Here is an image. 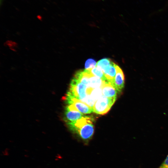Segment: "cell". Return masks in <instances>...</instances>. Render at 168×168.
<instances>
[{"instance_id":"cell-11","label":"cell","mask_w":168,"mask_h":168,"mask_svg":"<svg viewBox=\"0 0 168 168\" xmlns=\"http://www.w3.org/2000/svg\"><path fill=\"white\" fill-rule=\"evenodd\" d=\"M86 94L89 95L93 100L96 101L102 95V87L92 89L87 87Z\"/></svg>"},{"instance_id":"cell-16","label":"cell","mask_w":168,"mask_h":168,"mask_svg":"<svg viewBox=\"0 0 168 168\" xmlns=\"http://www.w3.org/2000/svg\"><path fill=\"white\" fill-rule=\"evenodd\" d=\"M158 168H168V155Z\"/></svg>"},{"instance_id":"cell-13","label":"cell","mask_w":168,"mask_h":168,"mask_svg":"<svg viewBox=\"0 0 168 168\" xmlns=\"http://www.w3.org/2000/svg\"><path fill=\"white\" fill-rule=\"evenodd\" d=\"M112 62L110 58H103L100 60L97 63L96 66L101 69L103 72Z\"/></svg>"},{"instance_id":"cell-17","label":"cell","mask_w":168,"mask_h":168,"mask_svg":"<svg viewBox=\"0 0 168 168\" xmlns=\"http://www.w3.org/2000/svg\"><path fill=\"white\" fill-rule=\"evenodd\" d=\"M3 1V0H0V4L1 5L2 3V2Z\"/></svg>"},{"instance_id":"cell-6","label":"cell","mask_w":168,"mask_h":168,"mask_svg":"<svg viewBox=\"0 0 168 168\" xmlns=\"http://www.w3.org/2000/svg\"><path fill=\"white\" fill-rule=\"evenodd\" d=\"M116 65L113 62L111 64L103 71L106 79V82L110 83L113 86L116 74Z\"/></svg>"},{"instance_id":"cell-10","label":"cell","mask_w":168,"mask_h":168,"mask_svg":"<svg viewBox=\"0 0 168 168\" xmlns=\"http://www.w3.org/2000/svg\"><path fill=\"white\" fill-rule=\"evenodd\" d=\"M85 70L90 74V83L87 87H90L92 89L102 87L105 82L103 81L100 78L92 75L87 70L85 69Z\"/></svg>"},{"instance_id":"cell-8","label":"cell","mask_w":168,"mask_h":168,"mask_svg":"<svg viewBox=\"0 0 168 168\" xmlns=\"http://www.w3.org/2000/svg\"><path fill=\"white\" fill-rule=\"evenodd\" d=\"M102 89L103 95L109 98L116 97L117 92L115 87L111 83L105 82Z\"/></svg>"},{"instance_id":"cell-9","label":"cell","mask_w":168,"mask_h":168,"mask_svg":"<svg viewBox=\"0 0 168 168\" xmlns=\"http://www.w3.org/2000/svg\"><path fill=\"white\" fill-rule=\"evenodd\" d=\"M90 74L86 72L84 69L77 71L75 73L74 77L88 87L90 83Z\"/></svg>"},{"instance_id":"cell-1","label":"cell","mask_w":168,"mask_h":168,"mask_svg":"<svg viewBox=\"0 0 168 168\" xmlns=\"http://www.w3.org/2000/svg\"><path fill=\"white\" fill-rule=\"evenodd\" d=\"M93 121L92 118L84 116L75 122L67 124L72 132L83 140L87 141L91 138L94 133Z\"/></svg>"},{"instance_id":"cell-4","label":"cell","mask_w":168,"mask_h":168,"mask_svg":"<svg viewBox=\"0 0 168 168\" xmlns=\"http://www.w3.org/2000/svg\"><path fill=\"white\" fill-rule=\"evenodd\" d=\"M66 100L68 105H72L82 114H89L93 112V108L79 100L68 95L66 96Z\"/></svg>"},{"instance_id":"cell-12","label":"cell","mask_w":168,"mask_h":168,"mask_svg":"<svg viewBox=\"0 0 168 168\" xmlns=\"http://www.w3.org/2000/svg\"><path fill=\"white\" fill-rule=\"evenodd\" d=\"M86 70L92 75L100 78L104 81L106 82L104 73L99 68L96 66L91 69Z\"/></svg>"},{"instance_id":"cell-7","label":"cell","mask_w":168,"mask_h":168,"mask_svg":"<svg viewBox=\"0 0 168 168\" xmlns=\"http://www.w3.org/2000/svg\"><path fill=\"white\" fill-rule=\"evenodd\" d=\"M84 116L83 114L78 111L66 108L65 120L67 124L75 122Z\"/></svg>"},{"instance_id":"cell-14","label":"cell","mask_w":168,"mask_h":168,"mask_svg":"<svg viewBox=\"0 0 168 168\" xmlns=\"http://www.w3.org/2000/svg\"><path fill=\"white\" fill-rule=\"evenodd\" d=\"M81 101L93 108L96 102L92 99L89 95H87Z\"/></svg>"},{"instance_id":"cell-5","label":"cell","mask_w":168,"mask_h":168,"mask_svg":"<svg viewBox=\"0 0 168 168\" xmlns=\"http://www.w3.org/2000/svg\"><path fill=\"white\" fill-rule=\"evenodd\" d=\"M116 74L114 77V85L117 93H120L124 87V73L121 68L116 65Z\"/></svg>"},{"instance_id":"cell-15","label":"cell","mask_w":168,"mask_h":168,"mask_svg":"<svg viewBox=\"0 0 168 168\" xmlns=\"http://www.w3.org/2000/svg\"><path fill=\"white\" fill-rule=\"evenodd\" d=\"M96 63L94 60L92 59H89L86 62L85 68L86 69H91L96 66Z\"/></svg>"},{"instance_id":"cell-3","label":"cell","mask_w":168,"mask_h":168,"mask_svg":"<svg viewBox=\"0 0 168 168\" xmlns=\"http://www.w3.org/2000/svg\"><path fill=\"white\" fill-rule=\"evenodd\" d=\"M116 97L109 98L101 96L96 102L93 107V112L103 114L107 113L114 103Z\"/></svg>"},{"instance_id":"cell-2","label":"cell","mask_w":168,"mask_h":168,"mask_svg":"<svg viewBox=\"0 0 168 168\" xmlns=\"http://www.w3.org/2000/svg\"><path fill=\"white\" fill-rule=\"evenodd\" d=\"M87 88L86 85L74 77L71 82L69 91L67 95L82 101L87 95Z\"/></svg>"}]
</instances>
